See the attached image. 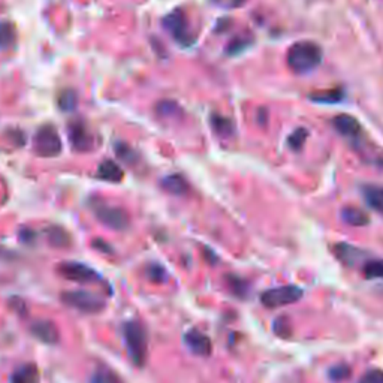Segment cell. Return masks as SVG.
Wrapping results in <instances>:
<instances>
[{
  "label": "cell",
  "instance_id": "6da1fadb",
  "mask_svg": "<svg viewBox=\"0 0 383 383\" xmlns=\"http://www.w3.org/2000/svg\"><path fill=\"white\" fill-rule=\"evenodd\" d=\"M322 48L311 41H299L288 52V66L295 74H307L316 69L322 62Z\"/></svg>",
  "mask_w": 383,
  "mask_h": 383
},
{
  "label": "cell",
  "instance_id": "7a4b0ae2",
  "mask_svg": "<svg viewBox=\"0 0 383 383\" xmlns=\"http://www.w3.org/2000/svg\"><path fill=\"white\" fill-rule=\"evenodd\" d=\"M123 337L129 357L134 364L138 367L144 366L148 350V337L146 328L136 320L126 322L123 325Z\"/></svg>",
  "mask_w": 383,
  "mask_h": 383
},
{
  "label": "cell",
  "instance_id": "3957f363",
  "mask_svg": "<svg viewBox=\"0 0 383 383\" xmlns=\"http://www.w3.org/2000/svg\"><path fill=\"white\" fill-rule=\"evenodd\" d=\"M304 295V290H302L297 285H286V286H279L265 290L264 294L260 295V302L267 308H280L289 304H294V302L299 301Z\"/></svg>",
  "mask_w": 383,
  "mask_h": 383
},
{
  "label": "cell",
  "instance_id": "277c9868",
  "mask_svg": "<svg viewBox=\"0 0 383 383\" xmlns=\"http://www.w3.org/2000/svg\"><path fill=\"white\" fill-rule=\"evenodd\" d=\"M166 32L173 36L180 45H192L195 42V35L192 33L187 17L181 11V9H175V11L169 13L162 22Z\"/></svg>",
  "mask_w": 383,
  "mask_h": 383
},
{
  "label": "cell",
  "instance_id": "5b68a950",
  "mask_svg": "<svg viewBox=\"0 0 383 383\" xmlns=\"http://www.w3.org/2000/svg\"><path fill=\"white\" fill-rule=\"evenodd\" d=\"M35 151L41 157H56L62 153V139L52 125L39 127L35 135Z\"/></svg>",
  "mask_w": 383,
  "mask_h": 383
},
{
  "label": "cell",
  "instance_id": "8992f818",
  "mask_svg": "<svg viewBox=\"0 0 383 383\" xmlns=\"http://www.w3.org/2000/svg\"><path fill=\"white\" fill-rule=\"evenodd\" d=\"M92 208L95 211V216L102 221L105 226L114 230H125L129 228L130 219L125 210L105 204L102 201H95Z\"/></svg>",
  "mask_w": 383,
  "mask_h": 383
},
{
  "label": "cell",
  "instance_id": "52a82bcc",
  "mask_svg": "<svg viewBox=\"0 0 383 383\" xmlns=\"http://www.w3.org/2000/svg\"><path fill=\"white\" fill-rule=\"evenodd\" d=\"M62 301L69 307L83 311V313H99L105 307V301L102 298L86 290L65 292Z\"/></svg>",
  "mask_w": 383,
  "mask_h": 383
},
{
  "label": "cell",
  "instance_id": "ba28073f",
  "mask_svg": "<svg viewBox=\"0 0 383 383\" xmlns=\"http://www.w3.org/2000/svg\"><path fill=\"white\" fill-rule=\"evenodd\" d=\"M58 273L66 280L77 281V283H96L100 276L96 271L81 262H63L58 265Z\"/></svg>",
  "mask_w": 383,
  "mask_h": 383
},
{
  "label": "cell",
  "instance_id": "9c48e42d",
  "mask_svg": "<svg viewBox=\"0 0 383 383\" xmlns=\"http://www.w3.org/2000/svg\"><path fill=\"white\" fill-rule=\"evenodd\" d=\"M183 340L187 349L196 357L207 358L211 355V352H213V343H211L207 334H204V332L199 329H189Z\"/></svg>",
  "mask_w": 383,
  "mask_h": 383
},
{
  "label": "cell",
  "instance_id": "30bf717a",
  "mask_svg": "<svg viewBox=\"0 0 383 383\" xmlns=\"http://www.w3.org/2000/svg\"><path fill=\"white\" fill-rule=\"evenodd\" d=\"M69 141L77 151H90L95 144L93 136L90 135L83 123H74L69 127Z\"/></svg>",
  "mask_w": 383,
  "mask_h": 383
},
{
  "label": "cell",
  "instance_id": "8fae6325",
  "mask_svg": "<svg viewBox=\"0 0 383 383\" xmlns=\"http://www.w3.org/2000/svg\"><path fill=\"white\" fill-rule=\"evenodd\" d=\"M32 336L36 337L39 341L47 343V345H56L60 338L57 327L49 320H38L30 327Z\"/></svg>",
  "mask_w": 383,
  "mask_h": 383
},
{
  "label": "cell",
  "instance_id": "7c38bea8",
  "mask_svg": "<svg viewBox=\"0 0 383 383\" xmlns=\"http://www.w3.org/2000/svg\"><path fill=\"white\" fill-rule=\"evenodd\" d=\"M332 126H334L338 134L349 138H358L362 132L358 120L349 114H338L337 117L332 118Z\"/></svg>",
  "mask_w": 383,
  "mask_h": 383
},
{
  "label": "cell",
  "instance_id": "4fadbf2b",
  "mask_svg": "<svg viewBox=\"0 0 383 383\" xmlns=\"http://www.w3.org/2000/svg\"><path fill=\"white\" fill-rule=\"evenodd\" d=\"M160 186L165 192L175 196H185L189 194V183L186 178L180 174H171L166 175L162 181H160Z\"/></svg>",
  "mask_w": 383,
  "mask_h": 383
},
{
  "label": "cell",
  "instance_id": "5bb4252c",
  "mask_svg": "<svg viewBox=\"0 0 383 383\" xmlns=\"http://www.w3.org/2000/svg\"><path fill=\"white\" fill-rule=\"evenodd\" d=\"M123 169L118 164H116L114 160H104L102 164L97 168V174L96 177L109 181V183H120L123 180Z\"/></svg>",
  "mask_w": 383,
  "mask_h": 383
},
{
  "label": "cell",
  "instance_id": "9a60e30c",
  "mask_svg": "<svg viewBox=\"0 0 383 383\" xmlns=\"http://www.w3.org/2000/svg\"><path fill=\"white\" fill-rule=\"evenodd\" d=\"M9 383H39V370L32 362L19 366L13 373Z\"/></svg>",
  "mask_w": 383,
  "mask_h": 383
},
{
  "label": "cell",
  "instance_id": "2e32d148",
  "mask_svg": "<svg viewBox=\"0 0 383 383\" xmlns=\"http://www.w3.org/2000/svg\"><path fill=\"white\" fill-rule=\"evenodd\" d=\"M334 253L343 262V264L355 265L357 262L362 258V255H364V251L354 247V246H350V244L341 243L334 247Z\"/></svg>",
  "mask_w": 383,
  "mask_h": 383
},
{
  "label": "cell",
  "instance_id": "e0dca14e",
  "mask_svg": "<svg viewBox=\"0 0 383 383\" xmlns=\"http://www.w3.org/2000/svg\"><path fill=\"white\" fill-rule=\"evenodd\" d=\"M362 195H364L366 203L368 207H371L377 213L383 214V186L376 185H368L362 190Z\"/></svg>",
  "mask_w": 383,
  "mask_h": 383
},
{
  "label": "cell",
  "instance_id": "ac0fdd59",
  "mask_svg": "<svg viewBox=\"0 0 383 383\" xmlns=\"http://www.w3.org/2000/svg\"><path fill=\"white\" fill-rule=\"evenodd\" d=\"M341 219L350 226H366L368 225L370 217L364 211L357 207H346L341 211Z\"/></svg>",
  "mask_w": 383,
  "mask_h": 383
},
{
  "label": "cell",
  "instance_id": "d6986e66",
  "mask_svg": "<svg viewBox=\"0 0 383 383\" xmlns=\"http://www.w3.org/2000/svg\"><path fill=\"white\" fill-rule=\"evenodd\" d=\"M210 122H211V127H213V130L219 136L228 138L234 134V125L228 117L213 114L210 118Z\"/></svg>",
  "mask_w": 383,
  "mask_h": 383
},
{
  "label": "cell",
  "instance_id": "ffe728a7",
  "mask_svg": "<svg viewBox=\"0 0 383 383\" xmlns=\"http://www.w3.org/2000/svg\"><path fill=\"white\" fill-rule=\"evenodd\" d=\"M17 39V33H15V27L13 23L9 22H0V49H9L14 44Z\"/></svg>",
  "mask_w": 383,
  "mask_h": 383
},
{
  "label": "cell",
  "instance_id": "44dd1931",
  "mask_svg": "<svg viewBox=\"0 0 383 383\" xmlns=\"http://www.w3.org/2000/svg\"><path fill=\"white\" fill-rule=\"evenodd\" d=\"M343 97H345V93H343L338 88L325 90V92H318V93L310 95V99L318 104H338V102H341Z\"/></svg>",
  "mask_w": 383,
  "mask_h": 383
},
{
  "label": "cell",
  "instance_id": "7402d4cb",
  "mask_svg": "<svg viewBox=\"0 0 383 383\" xmlns=\"http://www.w3.org/2000/svg\"><path fill=\"white\" fill-rule=\"evenodd\" d=\"M90 383H122L118 376L113 370L107 367H99L93 371L92 377H90Z\"/></svg>",
  "mask_w": 383,
  "mask_h": 383
},
{
  "label": "cell",
  "instance_id": "603a6c76",
  "mask_svg": "<svg viewBox=\"0 0 383 383\" xmlns=\"http://www.w3.org/2000/svg\"><path fill=\"white\" fill-rule=\"evenodd\" d=\"M251 41H253V38H251L249 33H243L240 35L237 38H234L233 41H230V44L228 45V54H238L241 52H244V49L251 44Z\"/></svg>",
  "mask_w": 383,
  "mask_h": 383
},
{
  "label": "cell",
  "instance_id": "cb8c5ba5",
  "mask_svg": "<svg viewBox=\"0 0 383 383\" xmlns=\"http://www.w3.org/2000/svg\"><path fill=\"white\" fill-rule=\"evenodd\" d=\"M48 240L56 247H66L70 243V238L66 230L57 226L48 229Z\"/></svg>",
  "mask_w": 383,
  "mask_h": 383
},
{
  "label": "cell",
  "instance_id": "d4e9b609",
  "mask_svg": "<svg viewBox=\"0 0 383 383\" xmlns=\"http://www.w3.org/2000/svg\"><path fill=\"white\" fill-rule=\"evenodd\" d=\"M364 276L368 280L383 279V259H373L366 262Z\"/></svg>",
  "mask_w": 383,
  "mask_h": 383
},
{
  "label": "cell",
  "instance_id": "484cf974",
  "mask_svg": "<svg viewBox=\"0 0 383 383\" xmlns=\"http://www.w3.org/2000/svg\"><path fill=\"white\" fill-rule=\"evenodd\" d=\"M77 105H78V97L74 90H65V92H62V95L58 96V107L60 109L66 111V113L74 111Z\"/></svg>",
  "mask_w": 383,
  "mask_h": 383
},
{
  "label": "cell",
  "instance_id": "4316f807",
  "mask_svg": "<svg viewBox=\"0 0 383 383\" xmlns=\"http://www.w3.org/2000/svg\"><path fill=\"white\" fill-rule=\"evenodd\" d=\"M273 329H274V332L279 337L286 338L292 334V322L289 320L288 316H280L274 320Z\"/></svg>",
  "mask_w": 383,
  "mask_h": 383
},
{
  "label": "cell",
  "instance_id": "83f0119b",
  "mask_svg": "<svg viewBox=\"0 0 383 383\" xmlns=\"http://www.w3.org/2000/svg\"><path fill=\"white\" fill-rule=\"evenodd\" d=\"M306 138H307V130H306V129H302V127H299V129L295 130L294 134H292V135L289 136L288 143H289V146H290L292 148H294V150H301L302 146H304V143H306Z\"/></svg>",
  "mask_w": 383,
  "mask_h": 383
},
{
  "label": "cell",
  "instance_id": "f1b7e54d",
  "mask_svg": "<svg viewBox=\"0 0 383 383\" xmlns=\"http://www.w3.org/2000/svg\"><path fill=\"white\" fill-rule=\"evenodd\" d=\"M328 376L334 380V382H341V380H345L350 376V368L345 364H338L336 367H332L328 373Z\"/></svg>",
  "mask_w": 383,
  "mask_h": 383
},
{
  "label": "cell",
  "instance_id": "f546056e",
  "mask_svg": "<svg viewBox=\"0 0 383 383\" xmlns=\"http://www.w3.org/2000/svg\"><path fill=\"white\" fill-rule=\"evenodd\" d=\"M358 383H383V370L375 368L367 371Z\"/></svg>",
  "mask_w": 383,
  "mask_h": 383
},
{
  "label": "cell",
  "instance_id": "4dcf8cb0",
  "mask_svg": "<svg viewBox=\"0 0 383 383\" xmlns=\"http://www.w3.org/2000/svg\"><path fill=\"white\" fill-rule=\"evenodd\" d=\"M178 105L173 100H164V102H160L157 105V113L160 116H174L177 113Z\"/></svg>",
  "mask_w": 383,
  "mask_h": 383
},
{
  "label": "cell",
  "instance_id": "1f68e13d",
  "mask_svg": "<svg viewBox=\"0 0 383 383\" xmlns=\"http://www.w3.org/2000/svg\"><path fill=\"white\" fill-rule=\"evenodd\" d=\"M147 274L148 277L153 280V281H157V283H160V281H164L165 277H166V273H165V269L160 267V265H150L148 269H147Z\"/></svg>",
  "mask_w": 383,
  "mask_h": 383
},
{
  "label": "cell",
  "instance_id": "d6a6232c",
  "mask_svg": "<svg viewBox=\"0 0 383 383\" xmlns=\"http://www.w3.org/2000/svg\"><path fill=\"white\" fill-rule=\"evenodd\" d=\"M213 2L224 8H240L246 0H213Z\"/></svg>",
  "mask_w": 383,
  "mask_h": 383
}]
</instances>
